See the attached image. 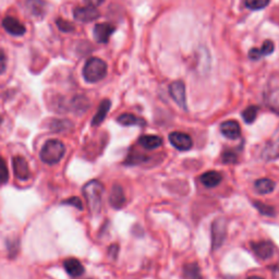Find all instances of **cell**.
I'll return each instance as SVG.
<instances>
[{"label":"cell","instance_id":"1","mask_svg":"<svg viewBox=\"0 0 279 279\" xmlns=\"http://www.w3.org/2000/svg\"><path fill=\"white\" fill-rule=\"evenodd\" d=\"M82 192H83V196L87 203V207L90 209L91 214H99L101 204H103V195L105 192L103 183L98 180L88 181L83 187Z\"/></svg>","mask_w":279,"mask_h":279},{"label":"cell","instance_id":"2","mask_svg":"<svg viewBox=\"0 0 279 279\" xmlns=\"http://www.w3.org/2000/svg\"><path fill=\"white\" fill-rule=\"evenodd\" d=\"M66 154V145L60 140H49L41 151V160L47 165L58 164Z\"/></svg>","mask_w":279,"mask_h":279},{"label":"cell","instance_id":"3","mask_svg":"<svg viewBox=\"0 0 279 279\" xmlns=\"http://www.w3.org/2000/svg\"><path fill=\"white\" fill-rule=\"evenodd\" d=\"M107 74V65L104 60L96 57L88 59L83 68V77L88 83H96L103 80Z\"/></svg>","mask_w":279,"mask_h":279},{"label":"cell","instance_id":"4","mask_svg":"<svg viewBox=\"0 0 279 279\" xmlns=\"http://www.w3.org/2000/svg\"><path fill=\"white\" fill-rule=\"evenodd\" d=\"M227 234V223L224 218H217L212 224V248L219 249L224 243Z\"/></svg>","mask_w":279,"mask_h":279},{"label":"cell","instance_id":"5","mask_svg":"<svg viewBox=\"0 0 279 279\" xmlns=\"http://www.w3.org/2000/svg\"><path fill=\"white\" fill-rule=\"evenodd\" d=\"M169 94L176 104L183 110H188L187 97H186V85L183 81H175L169 85Z\"/></svg>","mask_w":279,"mask_h":279},{"label":"cell","instance_id":"6","mask_svg":"<svg viewBox=\"0 0 279 279\" xmlns=\"http://www.w3.org/2000/svg\"><path fill=\"white\" fill-rule=\"evenodd\" d=\"M12 167H14V173L16 178L21 181H27L31 177V170L29 164L22 156H15L12 160Z\"/></svg>","mask_w":279,"mask_h":279},{"label":"cell","instance_id":"7","mask_svg":"<svg viewBox=\"0 0 279 279\" xmlns=\"http://www.w3.org/2000/svg\"><path fill=\"white\" fill-rule=\"evenodd\" d=\"M169 142L173 144V147L179 151H189L192 148L193 142L192 138L187 133L183 132H173L169 134Z\"/></svg>","mask_w":279,"mask_h":279},{"label":"cell","instance_id":"8","mask_svg":"<svg viewBox=\"0 0 279 279\" xmlns=\"http://www.w3.org/2000/svg\"><path fill=\"white\" fill-rule=\"evenodd\" d=\"M251 249L254 254L261 259H267L274 255L275 246L270 241H259V242H252Z\"/></svg>","mask_w":279,"mask_h":279},{"label":"cell","instance_id":"9","mask_svg":"<svg viewBox=\"0 0 279 279\" xmlns=\"http://www.w3.org/2000/svg\"><path fill=\"white\" fill-rule=\"evenodd\" d=\"M73 16L75 20L80 22H92L99 17V12L96 7L93 6H86V7L75 8L73 11Z\"/></svg>","mask_w":279,"mask_h":279},{"label":"cell","instance_id":"10","mask_svg":"<svg viewBox=\"0 0 279 279\" xmlns=\"http://www.w3.org/2000/svg\"><path fill=\"white\" fill-rule=\"evenodd\" d=\"M115 31L116 28L109 23H98L94 28V37L98 43L106 44Z\"/></svg>","mask_w":279,"mask_h":279},{"label":"cell","instance_id":"11","mask_svg":"<svg viewBox=\"0 0 279 279\" xmlns=\"http://www.w3.org/2000/svg\"><path fill=\"white\" fill-rule=\"evenodd\" d=\"M3 27L14 36H21L25 33L24 25L14 17H6L3 20Z\"/></svg>","mask_w":279,"mask_h":279},{"label":"cell","instance_id":"12","mask_svg":"<svg viewBox=\"0 0 279 279\" xmlns=\"http://www.w3.org/2000/svg\"><path fill=\"white\" fill-rule=\"evenodd\" d=\"M125 202H126V199H125V195H124L122 187L119 186V185H113L112 188H111L110 195H109L110 205L113 208L120 209V208H122L124 206Z\"/></svg>","mask_w":279,"mask_h":279},{"label":"cell","instance_id":"13","mask_svg":"<svg viewBox=\"0 0 279 279\" xmlns=\"http://www.w3.org/2000/svg\"><path fill=\"white\" fill-rule=\"evenodd\" d=\"M220 131L223 135L230 140H237L241 136L240 125L234 120H228L220 124Z\"/></svg>","mask_w":279,"mask_h":279},{"label":"cell","instance_id":"14","mask_svg":"<svg viewBox=\"0 0 279 279\" xmlns=\"http://www.w3.org/2000/svg\"><path fill=\"white\" fill-rule=\"evenodd\" d=\"M279 157V132L274 134L270 141L266 144L265 150L263 151L264 160H275Z\"/></svg>","mask_w":279,"mask_h":279},{"label":"cell","instance_id":"15","mask_svg":"<svg viewBox=\"0 0 279 279\" xmlns=\"http://www.w3.org/2000/svg\"><path fill=\"white\" fill-rule=\"evenodd\" d=\"M63 267H65L66 271L68 272L69 276H71L73 278L79 277L84 272V267L82 263L77 258L69 257L67 258L65 262H63Z\"/></svg>","mask_w":279,"mask_h":279},{"label":"cell","instance_id":"16","mask_svg":"<svg viewBox=\"0 0 279 279\" xmlns=\"http://www.w3.org/2000/svg\"><path fill=\"white\" fill-rule=\"evenodd\" d=\"M27 7L32 16L42 18L46 14L47 4L45 0H27Z\"/></svg>","mask_w":279,"mask_h":279},{"label":"cell","instance_id":"17","mask_svg":"<svg viewBox=\"0 0 279 279\" xmlns=\"http://www.w3.org/2000/svg\"><path fill=\"white\" fill-rule=\"evenodd\" d=\"M202 185L206 188H215L217 187L223 180V177L218 171H208V173L203 174L200 178Z\"/></svg>","mask_w":279,"mask_h":279},{"label":"cell","instance_id":"18","mask_svg":"<svg viewBox=\"0 0 279 279\" xmlns=\"http://www.w3.org/2000/svg\"><path fill=\"white\" fill-rule=\"evenodd\" d=\"M111 107V101L109 99H104L101 101L99 107H98V110L96 112V115L94 116L93 120H92V125L93 126H97L99 125L101 122L104 121L107 113H108L109 109Z\"/></svg>","mask_w":279,"mask_h":279},{"label":"cell","instance_id":"19","mask_svg":"<svg viewBox=\"0 0 279 279\" xmlns=\"http://www.w3.org/2000/svg\"><path fill=\"white\" fill-rule=\"evenodd\" d=\"M117 122L124 126H130V125H138V126H144L147 125V121L144 119L138 118L132 113H122L117 118Z\"/></svg>","mask_w":279,"mask_h":279},{"label":"cell","instance_id":"20","mask_svg":"<svg viewBox=\"0 0 279 279\" xmlns=\"http://www.w3.org/2000/svg\"><path fill=\"white\" fill-rule=\"evenodd\" d=\"M138 143L147 150H155L162 147L163 138L158 135H142L138 138Z\"/></svg>","mask_w":279,"mask_h":279},{"label":"cell","instance_id":"21","mask_svg":"<svg viewBox=\"0 0 279 279\" xmlns=\"http://www.w3.org/2000/svg\"><path fill=\"white\" fill-rule=\"evenodd\" d=\"M88 106H90V103H88L87 98H85L84 96H77L70 100L69 110L74 111L77 113H82V112L86 111Z\"/></svg>","mask_w":279,"mask_h":279},{"label":"cell","instance_id":"22","mask_svg":"<svg viewBox=\"0 0 279 279\" xmlns=\"http://www.w3.org/2000/svg\"><path fill=\"white\" fill-rule=\"evenodd\" d=\"M265 103L268 108L279 115V88H275L265 96Z\"/></svg>","mask_w":279,"mask_h":279},{"label":"cell","instance_id":"23","mask_svg":"<svg viewBox=\"0 0 279 279\" xmlns=\"http://www.w3.org/2000/svg\"><path fill=\"white\" fill-rule=\"evenodd\" d=\"M73 128V123L67 119H54L49 123V129L54 132H66Z\"/></svg>","mask_w":279,"mask_h":279},{"label":"cell","instance_id":"24","mask_svg":"<svg viewBox=\"0 0 279 279\" xmlns=\"http://www.w3.org/2000/svg\"><path fill=\"white\" fill-rule=\"evenodd\" d=\"M255 190L259 194H269L275 190V182L268 178H261L255 181Z\"/></svg>","mask_w":279,"mask_h":279},{"label":"cell","instance_id":"25","mask_svg":"<svg viewBox=\"0 0 279 279\" xmlns=\"http://www.w3.org/2000/svg\"><path fill=\"white\" fill-rule=\"evenodd\" d=\"M183 278L185 279H203L201 269L196 263H190L183 267Z\"/></svg>","mask_w":279,"mask_h":279},{"label":"cell","instance_id":"26","mask_svg":"<svg viewBox=\"0 0 279 279\" xmlns=\"http://www.w3.org/2000/svg\"><path fill=\"white\" fill-rule=\"evenodd\" d=\"M258 112V107L257 106H249L248 108H245L242 112V118L245 121V123H253L255 121L256 116Z\"/></svg>","mask_w":279,"mask_h":279},{"label":"cell","instance_id":"27","mask_svg":"<svg viewBox=\"0 0 279 279\" xmlns=\"http://www.w3.org/2000/svg\"><path fill=\"white\" fill-rule=\"evenodd\" d=\"M253 206H254L262 215H264V216L271 217V216H274V215H275L274 207L268 205V204H264V203L259 202V201L253 202Z\"/></svg>","mask_w":279,"mask_h":279},{"label":"cell","instance_id":"28","mask_svg":"<svg viewBox=\"0 0 279 279\" xmlns=\"http://www.w3.org/2000/svg\"><path fill=\"white\" fill-rule=\"evenodd\" d=\"M244 4H245V7L248 9L256 11L267 7L269 4V0H245Z\"/></svg>","mask_w":279,"mask_h":279},{"label":"cell","instance_id":"29","mask_svg":"<svg viewBox=\"0 0 279 279\" xmlns=\"http://www.w3.org/2000/svg\"><path fill=\"white\" fill-rule=\"evenodd\" d=\"M9 180V171L7 164H6L4 158L0 156V186L6 185Z\"/></svg>","mask_w":279,"mask_h":279},{"label":"cell","instance_id":"30","mask_svg":"<svg viewBox=\"0 0 279 279\" xmlns=\"http://www.w3.org/2000/svg\"><path fill=\"white\" fill-rule=\"evenodd\" d=\"M274 49H275L274 43H272L271 41H265L263 43V46L261 48H257V52H258L259 57L262 58V57H264V56H268V55L272 54Z\"/></svg>","mask_w":279,"mask_h":279},{"label":"cell","instance_id":"31","mask_svg":"<svg viewBox=\"0 0 279 279\" xmlns=\"http://www.w3.org/2000/svg\"><path fill=\"white\" fill-rule=\"evenodd\" d=\"M221 161L224 164H236L238 161L237 154L232 151H224L223 154H221Z\"/></svg>","mask_w":279,"mask_h":279},{"label":"cell","instance_id":"32","mask_svg":"<svg viewBox=\"0 0 279 279\" xmlns=\"http://www.w3.org/2000/svg\"><path fill=\"white\" fill-rule=\"evenodd\" d=\"M62 204L71 205V206H73L75 208L80 209V211H83V203H82V201L78 198V196H72V198L62 201Z\"/></svg>","mask_w":279,"mask_h":279},{"label":"cell","instance_id":"33","mask_svg":"<svg viewBox=\"0 0 279 279\" xmlns=\"http://www.w3.org/2000/svg\"><path fill=\"white\" fill-rule=\"evenodd\" d=\"M57 25H58V29L60 31L66 32V33H68V32H72L74 30L73 25L70 22L63 20V19H59V20H57Z\"/></svg>","mask_w":279,"mask_h":279},{"label":"cell","instance_id":"34","mask_svg":"<svg viewBox=\"0 0 279 279\" xmlns=\"http://www.w3.org/2000/svg\"><path fill=\"white\" fill-rule=\"evenodd\" d=\"M7 68V57L3 49H0V73H4Z\"/></svg>","mask_w":279,"mask_h":279},{"label":"cell","instance_id":"35","mask_svg":"<svg viewBox=\"0 0 279 279\" xmlns=\"http://www.w3.org/2000/svg\"><path fill=\"white\" fill-rule=\"evenodd\" d=\"M118 252H119V246L117 244H112L110 245V248H109V256L112 257V258H116L117 255H118Z\"/></svg>","mask_w":279,"mask_h":279},{"label":"cell","instance_id":"36","mask_svg":"<svg viewBox=\"0 0 279 279\" xmlns=\"http://www.w3.org/2000/svg\"><path fill=\"white\" fill-rule=\"evenodd\" d=\"M104 2L105 0H85V3L88 6H93V7H97V6H100Z\"/></svg>","mask_w":279,"mask_h":279},{"label":"cell","instance_id":"37","mask_svg":"<svg viewBox=\"0 0 279 279\" xmlns=\"http://www.w3.org/2000/svg\"><path fill=\"white\" fill-rule=\"evenodd\" d=\"M248 279H264V278L258 277V276H251V277H249Z\"/></svg>","mask_w":279,"mask_h":279}]
</instances>
